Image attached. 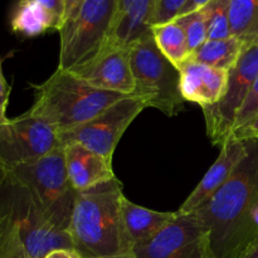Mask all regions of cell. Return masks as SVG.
Instances as JSON below:
<instances>
[{"mask_svg": "<svg viewBox=\"0 0 258 258\" xmlns=\"http://www.w3.org/2000/svg\"><path fill=\"white\" fill-rule=\"evenodd\" d=\"M238 258H258V236L249 243V246Z\"/></svg>", "mask_w": 258, "mask_h": 258, "instance_id": "32", "label": "cell"}, {"mask_svg": "<svg viewBox=\"0 0 258 258\" xmlns=\"http://www.w3.org/2000/svg\"><path fill=\"white\" fill-rule=\"evenodd\" d=\"M258 77V43L244 47L234 67L229 71L223 97L214 105L202 107L207 135L212 144L222 146L231 139L232 127L239 107Z\"/></svg>", "mask_w": 258, "mask_h": 258, "instance_id": "8", "label": "cell"}, {"mask_svg": "<svg viewBox=\"0 0 258 258\" xmlns=\"http://www.w3.org/2000/svg\"><path fill=\"white\" fill-rule=\"evenodd\" d=\"M7 180L24 188L60 227L68 231L76 190L68 178L64 146L59 145L37 160L9 169Z\"/></svg>", "mask_w": 258, "mask_h": 258, "instance_id": "4", "label": "cell"}, {"mask_svg": "<svg viewBox=\"0 0 258 258\" xmlns=\"http://www.w3.org/2000/svg\"><path fill=\"white\" fill-rule=\"evenodd\" d=\"M229 24L244 47L258 43V0H229Z\"/></svg>", "mask_w": 258, "mask_h": 258, "instance_id": "20", "label": "cell"}, {"mask_svg": "<svg viewBox=\"0 0 258 258\" xmlns=\"http://www.w3.org/2000/svg\"><path fill=\"white\" fill-rule=\"evenodd\" d=\"M211 0H188L186 4L184 5V8L181 9V12L179 13L178 17H181V15L190 14L193 12H198V10L203 9Z\"/></svg>", "mask_w": 258, "mask_h": 258, "instance_id": "29", "label": "cell"}, {"mask_svg": "<svg viewBox=\"0 0 258 258\" xmlns=\"http://www.w3.org/2000/svg\"><path fill=\"white\" fill-rule=\"evenodd\" d=\"M44 258H82V256L76 249L59 248L49 252Z\"/></svg>", "mask_w": 258, "mask_h": 258, "instance_id": "30", "label": "cell"}, {"mask_svg": "<svg viewBox=\"0 0 258 258\" xmlns=\"http://www.w3.org/2000/svg\"><path fill=\"white\" fill-rule=\"evenodd\" d=\"M0 258H28L19 224L12 212L0 206Z\"/></svg>", "mask_w": 258, "mask_h": 258, "instance_id": "21", "label": "cell"}, {"mask_svg": "<svg viewBox=\"0 0 258 258\" xmlns=\"http://www.w3.org/2000/svg\"><path fill=\"white\" fill-rule=\"evenodd\" d=\"M244 44L234 37L208 39L190 54V59L218 70L231 71L243 52Z\"/></svg>", "mask_w": 258, "mask_h": 258, "instance_id": "18", "label": "cell"}, {"mask_svg": "<svg viewBox=\"0 0 258 258\" xmlns=\"http://www.w3.org/2000/svg\"><path fill=\"white\" fill-rule=\"evenodd\" d=\"M179 71L184 101L208 107L218 102L226 93L229 71L218 70L190 58L181 64Z\"/></svg>", "mask_w": 258, "mask_h": 258, "instance_id": "14", "label": "cell"}, {"mask_svg": "<svg viewBox=\"0 0 258 258\" xmlns=\"http://www.w3.org/2000/svg\"><path fill=\"white\" fill-rule=\"evenodd\" d=\"M248 151L227 183L193 213L209 233L214 258H238L258 236L252 211L258 202V140L248 139Z\"/></svg>", "mask_w": 258, "mask_h": 258, "instance_id": "1", "label": "cell"}, {"mask_svg": "<svg viewBox=\"0 0 258 258\" xmlns=\"http://www.w3.org/2000/svg\"><path fill=\"white\" fill-rule=\"evenodd\" d=\"M130 62L135 81V92L146 107L161 111L166 116H175L184 108L180 91V71L156 45L153 34L131 44Z\"/></svg>", "mask_w": 258, "mask_h": 258, "instance_id": "5", "label": "cell"}, {"mask_svg": "<svg viewBox=\"0 0 258 258\" xmlns=\"http://www.w3.org/2000/svg\"><path fill=\"white\" fill-rule=\"evenodd\" d=\"M207 20L208 39H226L232 37L229 24V0H211L202 9Z\"/></svg>", "mask_w": 258, "mask_h": 258, "instance_id": "22", "label": "cell"}, {"mask_svg": "<svg viewBox=\"0 0 258 258\" xmlns=\"http://www.w3.org/2000/svg\"><path fill=\"white\" fill-rule=\"evenodd\" d=\"M70 72L98 88L108 92L134 96L135 81L130 62V48L112 49L102 52L82 66L73 68Z\"/></svg>", "mask_w": 258, "mask_h": 258, "instance_id": "12", "label": "cell"}, {"mask_svg": "<svg viewBox=\"0 0 258 258\" xmlns=\"http://www.w3.org/2000/svg\"><path fill=\"white\" fill-rule=\"evenodd\" d=\"M0 206L9 209L17 219L28 258H44L59 248L75 249L67 229L60 227L18 184L5 181L0 190Z\"/></svg>", "mask_w": 258, "mask_h": 258, "instance_id": "7", "label": "cell"}, {"mask_svg": "<svg viewBox=\"0 0 258 258\" xmlns=\"http://www.w3.org/2000/svg\"><path fill=\"white\" fill-rule=\"evenodd\" d=\"M248 151L247 140L231 138L221 148V154L209 168L198 185L190 196L186 198L183 206L179 208L180 213H193L206 204L224 184L227 183L237 166L239 165Z\"/></svg>", "mask_w": 258, "mask_h": 258, "instance_id": "13", "label": "cell"}, {"mask_svg": "<svg viewBox=\"0 0 258 258\" xmlns=\"http://www.w3.org/2000/svg\"><path fill=\"white\" fill-rule=\"evenodd\" d=\"M175 20L184 29L190 54L197 48L201 47L206 40H208L207 20L202 9L198 10V12L190 13V14L181 15V17L176 18Z\"/></svg>", "mask_w": 258, "mask_h": 258, "instance_id": "23", "label": "cell"}, {"mask_svg": "<svg viewBox=\"0 0 258 258\" xmlns=\"http://www.w3.org/2000/svg\"><path fill=\"white\" fill-rule=\"evenodd\" d=\"M10 28L15 34L32 38L48 30H59L57 18L42 5L33 2H15L10 17Z\"/></svg>", "mask_w": 258, "mask_h": 258, "instance_id": "17", "label": "cell"}, {"mask_svg": "<svg viewBox=\"0 0 258 258\" xmlns=\"http://www.w3.org/2000/svg\"><path fill=\"white\" fill-rule=\"evenodd\" d=\"M151 34L161 53L176 68H180L181 64L189 59L190 50L186 42L185 33L175 19L163 24L153 25Z\"/></svg>", "mask_w": 258, "mask_h": 258, "instance_id": "19", "label": "cell"}, {"mask_svg": "<svg viewBox=\"0 0 258 258\" xmlns=\"http://www.w3.org/2000/svg\"><path fill=\"white\" fill-rule=\"evenodd\" d=\"M85 2L86 0H66V13L63 25H64L66 23L71 22V20L78 14V12H80V9L82 8V5L85 4ZM60 29H62V28H60Z\"/></svg>", "mask_w": 258, "mask_h": 258, "instance_id": "28", "label": "cell"}, {"mask_svg": "<svg viewBox=\"0 0 258 258\" xmlns=\"http://www.w3.org/2000/svg\"><path fill=\"white\" fill-rule=\"evenodd\" d=\"M63 146L68 178L76 191L86 190L116 178L112 160L78 143H67Z\"/></svg>", "mask_w": 258, "mask_h": 258, "instance_id": "15", "label": "cell"}, {"mask_svg": "<svg viewBox=\"0 0 258 258\" xmlns=\"http://www.w3.org/2000/svg\"><path fill=\"white\" fill-rule=\"evenodd\" d=\"M234 139H239V140H248V139H257L258 140V116L254 118L253 122L237 138Z\"/></svg>", "mask_w": 258, "mask_h": 258, "instance_id": "31", "label": "cell"}, {"mask_svg": "<svg viewBox=\"0 0 258 258\" xmlns=\"http://www.w3.org/2000/svg\"><path fill=\"white\" fill-rule=\"evenodd\" d=\"M186 2L188 0H158L153 25L163 24L176 19Z\"/></svg>", "mask_w": 258, "mask_h": 258, "instance_id": "25", "label": "cell"}, {"mask_svg": "<svg viewBox=\"0 0 258 258\" xmlns=\"http://www.w3.org/2000/svg\"><path fill=\"white\" fill-rule=\"evenodd\" d=\"M252 223H253V227L258 231V202L256 206L253 207V211H252Z\"/></svg>", "mask_w": 258, "mask_h": 258, "instance_id": "34", "label": "cell"}, {"mask_svg": "<svg viewBox=\"0 0 258 258\" xmlns=\"http://www.w3.org/2000/svg\"><path fill=\"white\" fill-rule=\"evenodd\" d=\"M131 258H214L209 233L196 213H180L149 241L134 246Z\"/></svg>", "mask_w": 258, "mask_h": 258, "instance_id": "10", "label": "cell"}, {"mask_svg": "<svg viewBox=\"0 0 258 258\" xmlns=\"http://www.w3.org/2000/svg\"><path fill=\"white\" fill-rule=\"evenodd\" d=\"M122 223L125 234L130 246L149 241L166 226L171 223L178 216L176 212H158L138 206L123 197L121 204Z\"/></svg>", "mask_w": 258, "mask_h": 258, "instance_id": "16", "label": "cell"}, {"mask_svg": "<svg viewBox=\"0 0 258 258\" xmlns=\"http://www.w3.org/2000/svg\"><path fill=\"white\" fill-rule=\"evenodd\" d=\"M258 116V77L247 93L243 103L239 107L234 118L231 138L241 135Z\"/></svg>", "mask_w": 258, "mask_h": 258, "instance_id": "24", "label": "cell"}, {"mask_svg": "<svg viewBox=\"0 0 258 258\" xmlns=\"http://www.w3.org/2000/svg\"><path fill=\"white\" fill-rule=\"evenodd\" d=\"M34 102L27 111L59 134L88 122L125 95L98 90L70 71L59 70L39 85H30Z\"/></svg>", "mask_w": 258, "mask_h": 258, "instance_id": "3", "label": "cell"}, {"mask_svg": "<svg viewBox=\"0 0 258 258\" xmlns=\"http://www.w3.org/2000/svg\"><path fill=\"white\" fill-rule=\"evenodd\" d=\"M59 145L57 131L27 112L0 125V164L7 170L37 160Z\"/></svg>", "mask_w": 258, "mask_h": 258, "instance_id": "11", "label": "cell"}, {"mask_svg": "<svg viewBox=\"0 0 258 258\" xmlns=\"http://www.w3.org/2000/svg\"><path fill=\"white\" fill-rule=\"evenodd\" d=\"M117 12V0H86L78 14L59 30V70L71 71L102 50Z\"/></svg>", "mask_w": 258, "mask_h": 258, "instance_id": "6", "label": "cell"}, {"mask_svg": "<svg viewBox=\"0 0 258 258\" xmlns=\"http://www.w3.org/2000/svg\"><path fill=\"white\" fill-rule=\"evenodd\" d=\"M145 108L146 105L140 97L126 96L88 122L59 134V141L62 145L78 143L112 160L113 151L120 139Z\"/></svg>", "mask_w": 258, "mask_h": 258, "instance_id": "9", "label": "cell"}, {"mask_svg": "<svg viewBox=\"0 0 258 258\" xmlns=\"http://www.w3.org/2000/svg\"><path fill=\"white\" fill-rule=\"evenodd\" d=\"M14 2H33L42 5V7H44L47 10H49V12L57 18V20L59 22L60 28H62L63 22H64L66 0H14ZM59 30H58V32H59Z\"/></svg>", "mask_w": 258, "mask_h": 258, "instance_id": "26", "label": "cell"}, {"mask_svg": "<svg viewBox=\"0 0 258 258\" xmlns=\"http://www.w3.org/2000/svg\"><path fill=\"white\" fill-rule=\"evenodd\" d=\"M10 88L9 83L7 82L4 73H3V60L0 58V125L8 121L7 116V108L8 103H9V96H10Z\"/></svg>", "mask_w": 258, "mask_h": 258, "instance_id": "27", "label": "cell"}, {"mask_svg": "<svg viewBox=\"0 0 258 258\" xmlns=\"http://www.w3.org/2000/svg\"><path fill=\"white\" fill-rule=\"evenodd\" d=\"M123 197L117 178L76 191L68 233L82 258H131L121 213Z\"/></svg>", "mask_w": 258, "mask_h": 258, "instance_id": "2", "label": "cell"}, {"mask_svg": "<svg viewBox=\"0 0 258 258\" xmlns=\"http://www.w3.org/2000/svg\"><path fill=\"white\" fill-rule=\"evenodd\" d=\"M7 176H8V170L2 165V164H0V190H2L3 186L5 185Z\"/></svg>", "mask_w": 258, "mask_h": 258, "instance_id": "33", "label": "cell"}]
</instances>
